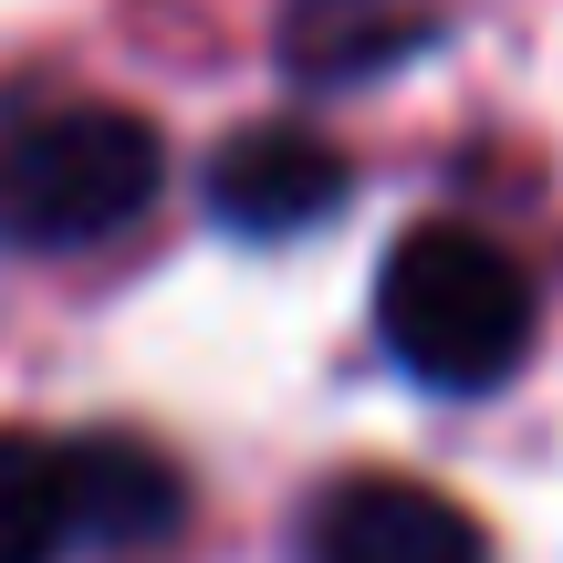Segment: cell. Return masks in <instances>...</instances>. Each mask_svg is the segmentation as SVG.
Instances as JSON below:
<instances>
[{"mask_svg":"<svg viewBox=\"0 0 563 563\" xmlns=\"http://www.w3.org/2000/svg\"><path fill=\"white\" fill-rule=\"evenodd\" d=\"M167 188V136L136 104L53 95L0 115V251H95Z\"/></svg>","mask_w":563,"mask_h":563,"instance_id":"cell-1","label":"cell"},{"mask_svg":"<svg viewBox=\"0 0 563 563\" xmlns=\"http://www.w3.org/2000/svg\"><path fill=\"white\" fill-rule=\"evenodd\" d=\"M376 334L428 397H490L532 355V282L501 241L418 220L376 272Z\"/></svg>","mask_w":563,"mask_h":563,"instance_id":"cell-2","label":"cell"},{"mask_svg":"<svg viewBox=\"0 0 563 563\" xmlns=\"http://www.w3.org/2000/svg\"><path fill=\"white\" fill-rule=\"evenodd\" d=\"M302 563H490V532L407 470H344L302 511Z\"/></svg>","mask_w":563,"mask_h":563,"instance_id":"cell-3","label":"cell"},{"mask_svg":"<svg viewBox=\"0 0 563 563\" xmlns=\"http://www.w3.org/2000/svg\"><path fill=\"white\" fill-rule=\"evenodd\" d=\"M344 209V157L313 125H241L209 157V220L241 241H292V230Z\"/></svg>","mask_w":563,"mask_h":563,"instance_id":"cell-4","label":"cell"},{"mask_svg":"<svg viewBox=\"0 0 563 563\" xmlns=\"http://www.w3.org/2000/svg\"><path fill=\"white\" fill-rule=\"evenodd\" d=\"M74 543H95V522H84V439L0 428V563H63Z\"/></svg>","mask_w":563,"mask_h":563,"instance_id":"cell-5","label":"cell"},{"mask_svg":"<svg viewBox=\"0 0 563 563\" xmlns=\"http://www.w3.org/2000/svg\"><path fill=\"white\" fill-rule=\"evenodd\" d=\"M418 42H428V21L407 0H292L282 11V63L302 84H376Z\"/></svg>","mask_w":563,"mask_h":563,"instance_id":"cell-6","label":"cell"}]
</instances>
